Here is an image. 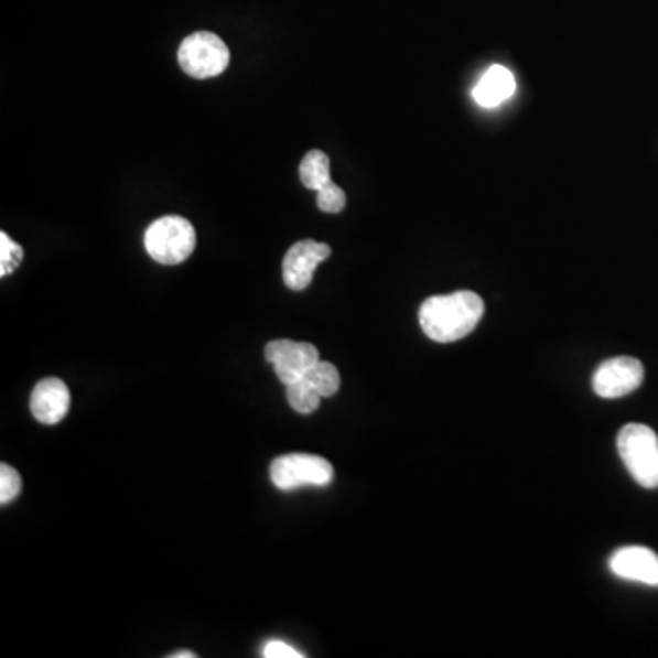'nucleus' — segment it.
Returning a JSON list of instances; mask_svg holds the SVG:
<instances>
[{"label":"nucleus","mask_w":658,"mask_h":658,"mask_svg":"<svg viewBox=\"0 0 658 658\" xmlns=\"http://www.w3.org/2000/svg\"><path fill=\"white\" fill-rule=\"evenodd\" d=\"M266 360L269 365H273L280 382L288 386L304 379L310 368L321 360V355L313 344L280 338V341H271L266 346Z\"/></svg>","instance_id":"obj_6"},{"label":"nucleus","mask_w":658,"mask_h":658,"mask_svg":"<svg viewBox=\"0 0 658 658\" xmlns=\"http://www.w3.org/2000/svg\"><path fill=\"white\" fill-rule=\"evenodd\" d=\"M610 569L618 579L658 587V554L648 547H622L611 557Z\"/></svg>","instance_id":"obj_9"},{"label":"nucleus","mask_w":658,"mask_h":658,"mask_svg":"<svg viewBox=\"0 0 658 658\" xmlns=\"http://www.w3.org/2000/svg\"><path fill=\"white\" fill-rule=\"evenodd\" d=\"M485 313L482 296L472 291H455L424 300L419 324L434 343H455L476 330Z\"/></svg>","instance_id":"obj_1"},{"label":"nucleus","mask_w":658,"mask_h":658,"mask_svg":"<svg viewBox=\"0 0 658 658\" xmlns=\"http://www.w3.org/2000/svg\"><path fill=\"white\" fill-rule=\"evenodd\" d=\"M269 476L279 490L302 487H327L333 482V466L321 455H280L271 463Z\"/></svg>","instance_id":"obj_5"},{"label":"nucleus","mask_w":658,"mask_h":658,"mask_svg":"<svg viewBox=\"0 0 658 658\" xmlns=\"http://www.w3.org/2000/svg\"><path fill=\"white\" fill-rule=\"evenodd\" d=\"M22 490V479L13 466L0 465V504L8 505L19 498Z\"/></svg>","instance_id":"obj_16"},{"label":"nucleus","mask_w":658,"mask_h":658,"mask_svg":"<svg viewBox=\"0 0 658 658\" xmlns=\"http://www.w3.org/2000/svg\"><path fill=\"white\" fill-rule=\"evenodd\" d=\"M171 658H196V654H193V651H180V654H172Z\"/></svg>","instance_id":"obj_19"},{"label":"nucleus","mask_w":658,"mask_h":658,"mask_svg":"<svg viewBox=\"0 0 658 658\" xmlns=\"http://www.w3.org/2000/svg\"><path fill=\"white\" fill-rule=\"evenodd\" d=\"M285 396H288V402L294 412L302 413V416H310L321 407V393L304 379L285 386Z\"/></svg>","instance_id":"obj_13"},{"label":"nucleus","mask_w":658,"mask_h":658,"mask_svg":"<svg viewBox=\"0 0 658 658\" xmlns=\"http://www.w3.org/2000/svg\"><path fill=\"white\" fill-rule=\"evenodd\" d=\"M316 205L322 213L338 215L346 207V193L335 183H330L316 194Z\"/></svg>","instance_id":"obj_17"},{"label":"nucleus","mask_w":658,"mask_h":658,"mask_svg":"<svg viewBox=\"0 0 658 658\" xmlns=\"http://www.w3.org/2000/svg\"><path fill=\"white\" fill-rule=\"evenodd\" d=\"M266 658H302L304 654H300L296 649L291 648L290 644L282 643V640H271L266 644L262 651Z\"/></svg>","instance_id":"obj_18"},{"label":"nucleus","mask_w":658,"mask_h":658,"mask_svg":"<svg viewBox=\"0 0 658 658\" xmlns=\"http://www.w3.org/2000/svg\"><path fill=\"white\" fill-rule=\"evenodd\" d=\"M300 182L310 191H322L332 182L330 158L322 150L313 149L304 155L299 166Z\"/></svg>","instance_id":"obj_12"},{"label":"nucleus","mask_w":658,"mask_h":658,"mask_svg":"<svg viewBox=\"0 0 658 658\" xmlns=\"http://www.w3.org/2000/svg\"><path fill=\"white\" fill-rule=\"evenodd\" d=\"M644 366L633 357L605 360L593 375V390L602 399H621L640 388Z\"/></svg>","instance_id":"obj_7"},{"label":"nucleus","mask_w":658,"mask_h":658,"mask_svg":"<svg viewBox=\"0 0 658 658\" xmlns=\"http://www.w3.org/2000/svg\"><path fill=\"white\" fill-rule=\"evenodd\" d=\"M177 63L182 71L194 79H209L227 71L230 52L216 33H191L180 44Z\"/></svg>","instance_id":"obj_4"},{"label":"nucleus","mask_w":658,"mask_h":658,"mask_svg":"<svg viewBox=\"0 0 658 658\" xmlns=\"http://www.w3.org/2000/svg\"><path fill=\"white\" fill-rule=\"evenodd\" d=\"M618 454L633 479L644 488H658V435L646 424H626L616 439Z\"/></svg>","instance_id":"obj_2"},{"label":"nucleus","mask_w":658,"mask_h":658,"mask_svg":"<svg viewBox=\"0 0 658 658\" xmlns=\"http://www.w3.org/2000/svg\"><path fill=\"white\" fill-rule=\"evenodd\" d=\"M332 257V247L322 241H296L290 251L285 252L282 262V277L290 290L304 291L313 280L319 263Z\"/></svg>","instance_id":"obj_8"},{"label":"nucleus","mask_w":658,"mask_h":658,"mask_svg":"<svg viewBox=\"0 0 658 658\" xmlns=\"http://www.w3.org/2000/svg\"><path fill=\"white\" fill-rule=\"evenodd\" d=\"M516 90V80L505 66H490L474 88V99L482 107L494 108L507 101Z\"/></svg>","instance_id":"obj_11"},{"label":"nucleus","mask_w":658,"mask_h":658,"mask_svg":"<svg viewBox=\"0 0 658 658\" xmlns=\"http://www.w3.org/2000/svg\"><path fill=\"white\" fill-rule=\"evenodd\" d=\"M147 252L161 266H177L193 255L196 247V230L187 218L163 216L155 219L145 230Z\"/></svg>","instance_id":"obj_3"},{"label":"nucleus","mask_w":658,"mask_h":658,"mask_svg":"<svg viewBox=\"0 0 658 658\" xmlns=\"http://www.w3.org/2000/svg\"><path fill=\"white\" fill-rule=\"evenodd\" d=\"M305 382H310L322 397H333L341 388V374L332 363L319 360L310 371L304 375Z\"/></svg>","instance_id":"obj_14"},{"label":"nucleus","mask_w":658,"mask_h":658,"mask_svg":"<svg viewBox=\"0 0 658 658\" xmlns=\"http://www.w3.org/2000/svg\"><path fill=\"white\" fill-rule=\"evenodd\" d=\"M24 260V249L11 240L6 233H0V277L13 273Z\"/></svg>","instance_id":"obj_15"},{"label":"nucleus","mask_w":658,"mask_h":658,"mask_svg":"<svg viewBox=\"0 0 658 658\" xmlns=\"http://www.w3.org/2000/svg\"><path fill=\"white\" fill-rule=\"evenodd\" d=\"M30 407L33 418L37 419L39 423H61L71 410V390L57 377L43 379L33 388Z\"/></svg>","instance_id":"obj_10"}]
</instances>
